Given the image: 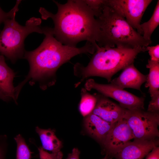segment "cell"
Segmentation results:
<instances>
[{"label": "cell", "mask_w": 159, "mask_h": 159, "mask_svg": "<svg viewBox=\"0 0 159 159\" xmlns=\"http://www.w3.org/2000/svg\"><path fill=\"white\" fill-rule=\"evenodd\" d=\"M43 29L45 37L41 44L34 50L25 51L23 58L28 61L29 71L25 79L15 87L17 95L29 80L31 85L38 82L43 90L53 85L56 82L57 71L62 65L75 56L93 54L96 50V47L89 42L80 48L63 45L54 37L52 28L46 27Z\"/></svg>", "instance_id": "cell-1"}, {"label": "cell", "mask_w": 159, "mask_h": 159, "mask_svg": "<svg viewBox=\"0 0 159 159\" xmlns=\"http://www.w3.org/2000/svg\"><path fill=\"white\" fill-rule=\"evenodd\" d=\"M53 1L58 8L56 14L43 7L40 8L39 12L42 19L50 18L53 21L55 38L63 44L69 47H76L83 41L97 47V21L84 0H69L64 4Z\"/></svg>", "instance_id": "cell-2"}, {"label": "cell", "mask_w": 159, "mask_h": 159, "mask_svg": "<svg viewBox=\"0 0 159 159\" xmlns=\"http://www.w3.org/2000/svg\"><path fill=\"white\" fill-rule=\"evenodd\" d=\"M145 51V47L132 48L98 46L86 66L79 63L74 65V74L80 79L75 84V87H77L85 79L91 77H102L110 82L115 73L133 63L138 54Z\"/></svg>", "instance_id": "cell-3"}, {"label": "cell", "mask_w": 159, "mask_h": 159, "mask_svg": "<svg viewBox=\"0 0 159 159\" xmlns=\"http://www.w3.org/2000/svg\"><path fill=\"white\" fill-rule=\"evenodd\" d=\"M96 19L98 29L96 43L100 47L145 48L152 42L145 39L107 0L101 14Z\"/></svg>", "instance_id": "cell-4"}, {"label": "cell", "mask_w": 159, "mask_h": 159, "mask_svg": "<svg viewBox=\"0 0 159 159\" xmlns=\"http://www.w3.org/2000/svg\"><path fill=\"white\" fill-rule=\"evenodd\" d=\"M16 15L5 20L4 28L0 33V54L13 63L23 58L25 51L24 43L26 37L33 32L44 33L43 27L40 26V18H31L23 26L16 21Z\"/></svg>", "instance_id": "cell-5"}, {"label": "cell", "mask_w": 159, "mask_h": 159, "mask_svg": "<svg viewBox=\"0 0 159 159\" xmlns=\"http://www.w3.org/2000/svg\"><path fill=\"white\" fill-rule=\"evenodd\" d=\"M123 118L131 129L134 139L154 140L158 139L159 112L125 109Z\"/></svg>", "instance_id": "cell-6"}, {"label": "cell", "mask_w": 159, "mask_h": 159, "mask_svg": "<svg viewBox=\"0 0 159 159\" xmlns=\"http://www.w3.org/2000/svg\"><path fill=\"white\" fill-rule=\"evenodd\" d=\"M84 88L88 91L96 90L107 97L114 99L125 109L130 110L144 109V97L137 96L110 83L100 84L90 79L86 81Z\"/></svg>", "instance_id": "cell-7"}, {"label": "cell", "mask_w": 159, "mask_h": 159, "mask_svg": "<svg viewBox=\"0 0 159 159\" xmlns=\"http://www.w3.org/2000/svg\"><path fill=\"white\" fill-rule=\"evenodd\" d=\"M107 3L124 16L137 32L143 35L140 26L142 16L151 0H107Z\"/></svg>", "instance_id": "cell-8"}, {"label": "cell", "mask_w": 159, "mask_h": 159, "mask_svg": "<svg viewBox=\"0 0 159 159\" xmlns=\"http://www.w3.org/2000/svg\"><path fill=\"white\" fill-rule=\"evenodd\" d=\"M134 139L132 131L123 118L116 123L102 145L107 156H113L127 143Z\"/></svg>", "instance_id": "cell-9"}, {"label": "cell", "mask_w": 159, "mask_h": 159, "mask_svg": "<svg viewBox=\"0 0 159 159\" xmlns=\"http://www.w3.org/2000/svg\"><path fill=\"white\" fill-rule=\"evenodd\" d=\"M95 95L97 102L92 113L113 124L123 118L125 109L101 94Z\"/></svg>", "instance_id": "cell-10"}, {"label": "cell", "mask_w": 159, "mask_h": 159, "mask_svg": "<svg viewBox=\"0 0 159 159\" xmlns=\"http://www.w3.org/2000/svg\"><path fill=\"white\" fill-rule=\"evenodd\" d=\"M159 145L158 139L154 140L134 139L125 145L114 156L116 159H143L153 148Z\"/></svg>", "instance_id": "cell-11"}, {"label": "cell", "mask_w": 159, "mask_h": 159, "mask_svg": "<svg viewBox=\"0 0 159 159\" xmlns=\"http://www.w3.org/2000/svg\"><path fill=\"white\" fill-rule=\"evenodd\" d=\"M123 69L118 77L111 80L110 84L123 89L130 88L141 92V86L146 82L147 75L140 72L135 67L133 63Z\"/></svg>", "instance_id": "cell-12"}, {"label": "cell", "mask_w": 159, "mask_h": 159, "mask_svg": "<svg viewBox=\"0 0 159 159\" xmlns=\"http://www.w3.org/2000/svg\"><path fill=\"white\" fill-rule=\"evenodd\" d=\"M115 124L108 123L92 113L85 117L84 120L88 133L102 145Z\"/></svg>", "instance_id": "cell-13"}, {"label": "cell", "mask_w": 159, "mask_h": 159, "mask_svg": "<svg viewBox=\"0 0 159 159\" xmlns=\"http://www.w3.org/2000/svg\"><path fill=\"white\" fill-rule=\"evenodd\" d=\"M15 76V73L6 64L4 56L0 54V92L17 103L13 83Z\"/></svg>", "instance_id": "cell-14"}, {"label": "cell", "mask_w": 159, "mask_h": 159, "mask_svg": "<svg viewBox=\"0 0 159 159\" xmlns=\"http://www.w3.org/2000/svg\"><path fill=\"white\" fill-rule=\"evenodd\" d=\"M42 145V148L45 150L57 153L61 151L62 144L57 137L54 130L51 129H43L38 127L35 128Z\"/></svg>", "instance_id": "cell-15"}, {"label": "cell", "mask_w": 159, "mask_h": 159, "mask_svg": "<svg viewBox=\"0 0 159 159\" xmlns=\"http://www.w3.org/2000/svg\"><path fill=\"white\" fill-rule=\"evenodd\" d=\"M146 67L149 69L145 87L148 88L150 97L159 93V62L148 59Z\"/></svg>", "instance_id": "cell-16"}, {"label": "cell", "mask_w": 159, "mask_h": 159, "mask_svg": "<svg viewBox=\"0 0 159 159\" xmlns=\"http://www.w3.org/2000/svg\"><path fill=\"white\" fill-rule=\"evenodd\" d=\"M87 91L85 88L81 89L79 107L80 113L84 117L92 113L97 102L95 95H92Z\"/></svg>", "instance_id": "cell-17"}, {"label": "cell", "mask_w": 159, "mask_h": 159, "mask_svg": "<svg viewBox=\"0 0 159 159\" xmlns=\"http://www.w3.org/2000/svg\"><path fill=\"white\" fill-rule=\"evenodd\" d=\"M159 24V1L157 2L153 13L147 21L141 24L143 32V36L148 41H152L151 36L155 29Z\"/></svg>", "instance_id": "cell-18"}, {"label": "cell", "mask_w": 159, "mask_h": 159, "mask_svg": "<svg viewBox=\"0 0 159 159\" xmlns=\"http://www.w3.org/2000/svg\"><path fill=\"white\" fill-rule=\"evenodd\" d=\"M14 139L17 144L16 159H31L32 152L23 137L21 135L19 134Z\"/></svg>", "instance_id": "cell-19"}, {"label": "cell", "mask_w": 159, "mask_h": 159, "mask_svg": "<svg viewBox=\"0 0 159 159\" xmlns=\"http://www.w3.org/2000/svg\"><path fill=\"white\" fill-rule=\"evenodd\" d=\"M84 1L92 11L95 18L101 14L105 3V0H84Z\"/></svg>", "instance_id": "cell-20"}, {"label": "cell", "mask_w": 159, "mask_h": 159, "mask_svg": "<svg viewBox=\"0 0 159 159\" xmlns=\"http://www.w3.org/2000/svg\"><path fill=\"white\" fill-rule=\"evenodd\" d=\"M40 159H62L63 153L60 152L49 153L44 150L42 147L38 148Z\"/></svg>", "instance_id": "cell-21"}, {"label": "cell", "mask_w": 159, "mask_h": 159, "mask_svg": "<svg viewBox=\"0 0 159 159\" xmlns=\"http://www.w3.org/2000/svg\"><path fill=\"white\" fill-rule=\"evenodd\" d=\"M21 0H17L14 7L8 12L4 11L0 6V25L4 23L5 20L7 18L11 17L16 14L18 11V6Z\"/></svg>", "instance_id": "cell-22"}, {"label": "cell", "mask_w": 159, "mask_h": 159, "mask_svg": "<svg viewBox=\"0 0 159 159\" xmlns=\"http://www.w3.org/2000/svg\"><path fill=\"white\" fill-rule=\"evenodd\" d=\"M147 111L153 112H159V93L151 97Z\"/></svg>", "instance_id": "cell-23"}, {"label": "cell", "mask_w": 159, "mask_h": 159, "mask_svg": "<svg viewBox=\"0 0 159 159\" xmlns=\"http://www.w3.org/2000/svg\"><path fill=\"white\" fill-rule=\"evenodd\" d=\"M145 50L148 51L150 56V59L159 62V45L152 46H148L145 47Z\"/></svg>", "instance_id": "cell-24"}, {"label": "cell", "mask_w": 159, "mask_h": 159, "mask_svg": "<svg viewBox=\"0 0 159 159\" xmlns=\"http://www.w3.org/2000/svg\"><path fill=\"white\" fill-rule=\"evenodd\" d=\"M6 139V135L0 136V159H4L7 146Z\"/></svg>", "instance_id": "cell-25"}, {"label": "cell", "mask_w": 159, "mask_h": 159, "mask_svg": "<svg viewBox=\"0 0 159 159\" xmlns=\"http://www.w3.org/2000/svg\"><path fill=\"white\" fill-rule=\"evenodd\" d=\"M145 159H159V147L155 146L145 157Z\"/></svg>", "instance_id": "cell-26"}, {"label": "cell", "mask_w": 159, "mask_h": 159, "mask_svg": "<svg viewBox=\"0 0 159 159\" xmlns=\"http://www.w3.org/2000/svg\"><path fill=\"white\" fill-rule=\"evenodd\" d=\"M80 152L77 148H74L72 152L69 153L66 159H79Z\"/></svg>", "instance_id": "cell-27"}, {"label": "cell", "mask_w": 159, "mask_h": 159, "mask_svg": "<svg viewBox=\"0 0 159 159\" xmlns=\"http://www.w3.org/2000/svg\"><path fill=\"white\" fill-rule=\"evenodd\" d=\"M0 99L6 102H8L11 100L9 97H8L1 92H0Z\"/></svg>", "instance_id": "cell-28"}, {"label": "cell", "mask_w": 159, "mask_h": 159, "mask_svg": "<svg viewBox=\"0 0 159 159\" xmlns=\"http://www.w3.org/2000/svg\"><path fill=\"white\" fill-rule=\"evenodd\" d=\"M108 158L107 157V155H105V156L104 157V158L102 159H108Z\"/></svg>", "instance_id": "cell-29"}]
</instances>
